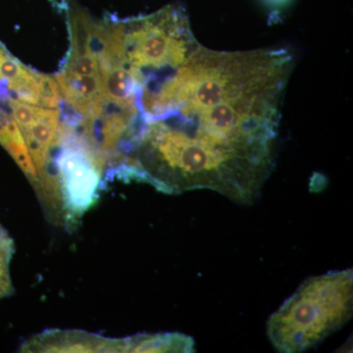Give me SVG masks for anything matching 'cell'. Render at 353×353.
Here are the masks:
<instances>
[{"mask_svg": "<svg viewBox=\"0 0 353 353\" xmlns=\"http://www.w3.org/2000/svg\"><path fill=\"white\" fill-rule=\"evenodd\" d=\"M292 68L285 48L223 51L199 41L158 88L141 137L185 190L252 196L275 163Z\"/></svg>", "mask_w": 353, "mask_h": 353, "instance_id": "1", "label": "cell"}, {"mask_svg": "<svg viewBox=\"0 0 353 353\" xmlns=\"http://www.w3.org/2000/svg\"><path fill=\"white\" fill-rule=\"evenodd\" d=\"M353 271H331L306 279L269 317L266 333L282 353L306 352L352 319Z\"/></svg>", "mask_w": 353, "mask_h": 353, "instance_id": "2", "label": "cell"}, {"mask_svg": "<svg viewBox=\"0 0 353 353\" xmlns=\"http://www.w3.org/2000/svg\"><path fill=\"white\" fill-rule=\"evenodd\" d=\"M23 352H127V341L82 331L44 332L26 341Z\"/></svg>", "mask_w": 353, "mask_h": 353, "instance_id": "3", "label": "cell"}, {"mask_svg": "<svg viewBox=\"0 0 353 353\" xmlns=\"http://www.w3.org/2000/svg\"><path fill=\"white\" fill-rule=\"evenodd\" d=\"M127 352H194L192 336L181 333L141 334L128 336Z\"/></svg>", "mask_w": 353, "mask_h": 353, "instance_id": "4", "label": "cell"}, {"mask_svg": "<svg viewBox=\"0 0 353 353\" xmlns=\"http://www.w3.org/2000/svg\"><path fill=\"white\" fill-rule=\"evenodd\" d=\"M14 253L12 239L0 225V299L13 292L10 277V262Z\"/></svg>", "mask_w": 353, "mask_h": 353, "instance_id": "5", "label": "cell"}, {"mask_svg": "<svg viewBox=\"0 0 353 353\" xmlns=\"http://www.w3.org/2000/svg\"><path fill=\"white\" fill-rule=\"evenodd\" d=\"M8 54V51H7L6 50V48H4V46H2V43H0V64L2 63V61H3L4 60V58H6Z\"/></svg>", "mask_w": 353, "mask_h": 353, "instance_id": "6", "label": "cell"}]
</instances>
